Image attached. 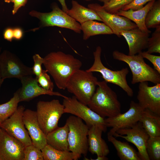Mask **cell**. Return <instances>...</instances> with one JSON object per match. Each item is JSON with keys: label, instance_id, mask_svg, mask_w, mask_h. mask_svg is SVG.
I'll return each mask as SVG.
<instances>
[{"label": "cell", "instance_id": "1", "mask_svg": "<svg viewBox=\"0 0 160 160\" xmlns=\"http://www.w3.org/2000/svg\"><path fill=\"white\" fill-rule=\"evenodd\" d=\"M44 58L46 70L52 77L56 85L60 89H66L68 79L75 72L80 69L81 62L70 54L61 51L52 52Z\"/></svg>", "mask_w": 160, "mask_h": 160}, {"label": "cell", "instance_id": "2", "mask_svg": "<svg viewBox=\"0 0 160 160\" xmlns=\"http://www.w3.org/2000/svg\"><path fill=\"white\" fill-rule=\"evenodd\" d=\"M97 87L88 104L102 117H111L121 113V104L116 93L104 80L98 81Z\"/></svg>", "mask_w": 160, "mask_h": 160}, {"label": "cell", "instance_id": "3", "mask_svg": "<svg viewBox=\"0 0 160 160\" xmlns=\"http://www.w3.org/2000/svg\"><path fill=\"white\" fill-rule=\"evenodd\" d=\"M142 52L137 54L129 55L115 50L112 55L114 59L128 64L132 74V84L144 81H150L154 84L160 83V73L145 62L142 55Z\"/></svg>", "mask_w": 160, "mask_h": 160}, {"label": "cell", "instance_id": "4", "mask_svg": "<svg viewBox=\"0 0 160 160\" xmlns=\"http://www.w3.org/2000/svg\"><path fill=\"white\" fill-rule=\"evenodd\" d=\"M98 81L92 72L80 69L70 77L66 89L79 101L87 105L95 91Z\"/></svg>", "mask_w": 160, "mask_h": 160}, {"label": "cell", "instance_id": "5", "mask_svg": "<svg viewBox=\"0 0 160 160\" xmlns=\"http://www.w3.org/2000/svg\"><path fill=\"white\" fill-rule=\"evenodd\" d=\"M66 123L69 128L68 142L69 151L77 160L82 155L85 156L88 151V135L89 127L80 118L71 116Z\"/></svg>", "mask_w": 160, "mask_h": 160}, {"label": "cell", "instance_id": "6", "mask_svg": "<svg viewBox=\"0 0 160 160\" xmlns=\"http://www.w3.org/2000/svg\"><path fill=\"white\" fill-rule=\"evenodd\" d=\"M102 49L100 47H97L93 52L94 61L92 66L87 71L98 72L101 74L104 80L107 83H112L121 88L128 96L132 97L134 92L129 86L127 80V76L129 73L127 68H123L118 71H113L105 67L101 59Z\"/></svg>", "mask_w": 160, "mask_h": 160}, {"label": "cell", "instance_id": "7", "mask_svg": "<svg viewBox=\"0 0 160 160\" xmlns=\"http://www.w3.org/2000/svg\"><path fill=\"white\" fill-rule=\"evenodd\" d=\"M64 106L58 100L39 101L37 104L36 116L41 129L46 136L57 127L64 113Z\"/></svg>", "mask_w": 160, "mask_h": 160}, {"label": "cell", "instance_id": "8", "mask_svg": "<svg viewBox=\"0 0 160 160\" xmlns=\"http://www.w3.org/2000/svg\"><path fill=\"white\" fill-rule=\"evenodd\" d=\"M52 9L49 12L33 10L29 14L40 20L41 27L56 26L71 30L77 33H81L80 24L61 9L56 4H53Z\"/></svg>", "mask_w": 160, "mask_h": 160}, {"label": "cell", "instance_id": "9", "mask_svg": "<svg viewBox=\"0 0 160 160\" xmlns=\"http://www.w3.org/2000/svg\"><path fill=\"white\" fill-rule=\"evenodd\" d=\"M64 113H70L81 119L89 127L96 125L105 132L107 130L105 119L92 110L87 105L79 101L74 96L63 98Z\"/></svg>", "mask_w": 160, "mask_h": 160}, {"label": "cell", "instance_id": "10", "mask_svg": "<svg viewBox=\"0 0 160 160\" xmlns=\"http://www.w3.org/2000/svg\"><path fill=\"white\" fill-rule=\"evenodd\" d=\"M0 72L4 80L12 78L20 79L33 75L32 68L24 64L15 55L7 50L0 54Z\"/></svg>", "mask_w": 160, "mask_h": 160}, {"label": "cell", "instance_id": "11", "mask_svg": "<svg viewBox=\"0 0 160 160\" xmlns=\"http://www.w3.org/2000/svg\"><path fill=\"white\" fill-rule=\"evenodd\" d=\"M143 109L133 101H131L129 110L111 117L105 119L107 127H111L107 135H113L118 130L130 128L138 122Z\"/></svg>", "mask_w": 160, "mask_h": 160}, {"label": "cell", "instance_id": "12", "mask_svg": "<svg viewBox=\"0 0 160 160\" xmlns=\"http://www.w3.org/2000/svg\"><path fill=\"white\" fill-rule=\"evenodd\" d=\"M125 139L132 143L137 148L140 160H150L146 151V145L149 136L138 121L130 128L118 130L113 135Z\"/></svg>", "mask_w": 160, "mask_h": 160}, {"label": "cell", "instance_id": "13", "mask_svg": "<svg viewBox=\"0 0 160 160\" xmlns=\"http://www.w3.org/2000/svg\"><path fill=\"white\" fill-rule=\"evenodd\" d=\"M25 110L23 105L18 107L15 112L1 124V127L8 134L19 140L26 146L32 143L23 120Z\"/></svg>", "mask_w": 160, "mask_h": 160}, {"label": "cell", "instance_id": "14", "mask_svg": "<svg viewBox=\"0 0 160 160\" xmlns=\"http://www.w3.org/2000/svg\"><path fill=\"white\" fill-rule=\"evenodd\" d=\"M88 7L94 10L102 20L112 30L113 34L118 37L121 36L120 32L124 30H128L137 27L134 23L124 17L107 12L102 6L97 3H92L88 5Z\"/></svg>", "mask_w": 160, "mask_h": 160}, {"label": "cell", "instance_id": "15", "mask_svg": "<svg viewBox=\"0 0 160 160\" xmlns=\"http://www.w3.org/2000/svg\"><path fill=\"white\" fill-rule=\"evenodd\" d=\"M138 103L160 116V83L149 86L148 81L139 83L137 96Z\"/></svg>", "mask_w": 160, "mask_h": 160}, {"label": "cell", "instance_id": "16", "mask_svg": "<svg viewBox=\"0 0 160 160\" xmlns=\"http://www.w3.org/2000/svg\"><path fill=\"white\" fill-rule=\"evenodd\" d=\"M25 146L19 140L2 128L0 131L1 160H23Z\"/></svg>", "mask_w": 160, "mask_h": 160}, {"label": "cell", "instance_id": "17", "mask_svg": "<svg viewBox=\"0 0 160 160\" xmlns=\"http://www.w3.org/2000/svg\"><path fill=\"white\" fill-rule=\"evenodd\" d=\"M20 80L22 87L20 88L19 99L20 102L28 101L38 96L44 95L67 97L60 93L46 90L39 84L37 79L32 75H28L21 78Z\"/></svg>", "mask_w": 160, "mask_h": 160}, {"label": "cell", "instance_id": "18", "mask_svg": "<svg viewBox=\"0 0 160 160\" xmlns=\"http://www.w3.org/2000/svg\"><path fill=\"white\" fill-rule=\"evenodd\" d=\"M23 120L32 144L41 150L47 144L46 136L39 126L36 111L29 109H25L23 113Z\"/></svg>", "mask_w": 160, "mask_h": 160}, {"label": "cell", "instance_id": "19", "mask_svg": "<svg viewBox=\"0 0 160 160\" xmlns=\"http://www.w3.org/2000/svg\"><path fill=\"white\" fill-rule=\"evenodd\" d=\"M119 34L125 38L127 43L129 55H136L147 48L149 34L142 31L137 27L122 31Z\"/></svg>", "mask_w": 160, "mask_h": 160}, {"label": "cell", "instance_id": "20", "mask_svg": "<svg viewBox=\"0 0 160 160\" xmlns=\"http://www.w3.org/2000/svg\"><path fill=\"white\" fill-rule=\"evenodd\" d=\"M103 130L99 127H89L88 135V151L92 154L106 156L110 153L107 143L102 138Z\"/></svg>", "mask_w": 160, "mask_h": 160}, {"label": "cell", "instance_id": "21", "mask_svg": "<svg viewBox=\"0 0 160 160\" xmlns=\"http://www.w3.org/2000/svg\"><path fill=\"white\" fill-rule=\"evenodd\" d=\"M155 1L149 2L142 8L137 10H134L131 9L126 11L121 10L115 14L132 21L141 31L149 34L151 32L146 27L145 20L148 12Z\"/></svg>", "mask_w": 160, "mask_h": 160}, {"label": "cell", "instance_id": "22", "mask_svg": "<svg viewBox=\"0 0 160 160\" xmlns=\"http://www.w3.org/2000/svg\"><path fill=\"white\" fill-rule=\"evenodd\" d=\"M72 7L66 13L80 24L91 20L103 22L96 12L93 9L86 7L76 1H71Z\"/></svg>", "mask_w": 160, "mask_h": 160}, {"label": "cell", "instance_id": "23", "mask_svg": "<svg viewBox=\"0 0 160 160\" xmlns=\"http://www.w3.org/2000/svg\"><path fill=\"white\" fill-rule=\"evenodd\" d=\"M68 132V127L66 123L62 127H58L47 135V144L59 150L69 151Z\"/></svg>", "mask_w": 160, "mask_h": 160}, {"label": "cell", "instance_id": "24", "mask_svg": "<svg viewBox=\"0 0 160 160\" xmlns=\"http://www.w3.org/2000/svg\"><path fill=\"white\" fill-rule=\"evenodd\" d=\"M149 137L160 136V116L146 108L139 120Z\"/></svg>", "mask_w": 160, "mask_h": 160}, {"label": "cell", "instance_id": "25", "mask_svg": "<svg viewBox=\"0 0 160 160\" xmlns=\"http://www.w3.org/2000/svg\"><path fill=\"white\" fill-rule=\"evenodd\" d=\"M107 138L114 147L120 160H140L137 152L128 143L118 140L111 135H107Z\"/></svg>", "mask_w": 160, "mask_h": 160}, {"label": "cell", "instance_id": "26", "mask_svg": "<svg viewBox=\"0 0 160 160\" xmlns=\"http://www.w3.org/2000/svg\"><path fill=\"white\" fill-rule=\"evenodd\" d=\"M80 25L81 31L83 33V39L85 40L95 35L113 34L111 29L103 22L91 20Z\"/></svg>", "mask_w": 160, "mask_h": 160}, {"label": "cell", "instance_id": "27", "mask_svg": "<svg viewBox=\"0 0 160 160\" xmlns=\"http://www.w3.org/2000/svg\"><path fill=\"white\" fill-rule=\"evenodd\" d=\"M41 150L44 160H74L72 152L57 149L47 144Z\"/></svg>", "mask_w": 160, "mask_h": 160}, {"label": "cell", "instance_id": "28", "mask_svg": "<svg viewBox=\"0 0 160 160\" xmlns=\"http://www.w3.org/2000/svg\"><path fill=\"white\" fill-rule=\"evenodd\" d=\"M20 88L14 94L13 97L8 102L0 104V124L10 117L16 110L20 102Z\"/></svg>", "mask_w": 160, "mask_h": 160}, {"label": "cell", "instance_id": "29", "mask_svg": "<svg viewBox=\"0 0 160 160\" xmlns=\"http://www.w3.org/2000/svg\"><path fill=\"white\" fill-rule=\"evenodd\" d=\"M145 24L148 29L160 26V0L155 1L149 10L145 17Z\"/></svg>", "mask_w": 160, "mask_h": 160}, {"label": "cell", "instance_id": "30", "mask_svg": "<svg viewBox=\"0 0 160 160\" xmlns=\"http://www.w3.org/2000/svg\"><path fill=\"white\" fill-rule=\"evenodd\" d=\"M146 151L150 160H160V136L149 137Z\"/></svg>", "mask_w": 160, "mask_h": 160}, {"label": "cell", "instance_id": "31", "mask_svg": "<svg viewBox=\"0 0 160 160\" xmlns=\"http://www.w3.org/2000/svg\"><path fill=\"white\" fill-rule=\"evenodd\" d=\"M147 48L148 53H160V26L156 28L151 37L149 38Z\"/></svg>", "mask_w": 160, "mask_h": 160}, {"label": "cell", "instance_id": "32", "mask_svg": "<svg viewBox=\"0 0 160 160\" xmlns=\"http://www.w3.org/2000/svg\"><path fill=\"white\" fill-rule=\"evenodd\" d=\"M134 0H110L104 4L102 7L107 12L116 14L121 10L124 6L128 5Z\"/></svg>", "mask_w": 160, "mask_h": 160}, {"label": "cell", "instance_id": "33", "mask_svg": "<svg viewBox=\"0 0 160 160\" xmlns=\"http://www.w3.org/2000/svg\"><path fill=\"white\" fill-rule=\"evenodd\" d=\"M23 160H43L41 150L33 144L25 146Z\"/></svg>", "mask_w": 160, "mask_h": 160}, {"label": "cell", "instance_id": "34", "mask_svg": "<svg viewBox=\"0 0 160 160\" xmlns=\"http://www.w3.org/2000/svg\"><path fill=\"white\" fill-rule=\"evenodd\" d=\"M36 79L39 84L42 88L48 90L53 91V83L46 70L42 69L41 74Z\"/></svg>", "mask_w": 160, "mask_h": 160}, {"label": "cell", "instance_id": "35", "mask_svg": "<svg viewBox=\"0 0 160 160\" xmlns=\"http://www.w3.org/2000/svg\"><path fill=\"white\" fill-rule=\"evenodd\" d=\"M34 64L32 68L33 75L37 78L41 74L42 69V65L43 64L44 58H42L38 54H35L33 56Z\"/></svg>", "mask_w": 160, "mask_h": 160}, {"label": "cell", "instance_id": "36", "mask_svg": "<svg viewBox=\"0 0 160 160\" xmlns=\"http://www.w3.org/2000/svg\"><path fill=\"white\" fill-rule=\"evenodd\" d=\"M141 54L143 58L149 60L153 64V68L160 73V56L152 55L146 51L142 52Z\"/></svg>", "mask_w": 160, "mask_h": 160}, {"label": "cell", "instance_id": "37", "mask_svg": "<svg viewBox=\"0 0 160 160\" xmlns=\"http://www.w3.org/2000/svg\"><path fill=\"white\" fill-rule=\"evenodd\" d=\"M157 0H134L131 3L123 7L121 10L126 11L131 9L134 10L139 9L143 7L148 2Z\"/></svg>", "mask_w": 160, "mask_h": 160}, {"label": "cell", "instance_id": "38", "mask_svg": "<svg viewBox=\"0 0 160 160\" xmlns=\"http://www.w3.org/2000/svg\"><path fill=\"white\" fill-rule=\"evenodd\" d=\"M27 1L28 0H14V5L12 11V14L14 15L16 13L20 8L25 5Z\"/></svg>", "mask_w": 160, "mask_h": 160}, {"label": "cell", "instance_id": "39", "mask_svg": "<svg viewBox=\"0 0 160 160\" xmlns=\"http://www.w3.org/2000/svg\"><path fill=\"white\" fill-rule=\"evenodd\" d=\"M4 38L8 41L11 42L14 38L13 29L11 28H7L3 32Z\"/></svg>", "mask_w": 160, "mask_h": 160}, {"label": "cell", "instance_id": "40", "mask_svg": "<svg viewBox=\"0 0 160 160\" xmlns=\"http://www.w3.org/2000/svg\"><path fill=\"white\" fill-rule=\"evenodd\" d=\"M13 37L15 39L19 40L22 37L23 32L20 28H16L13 29Z\"/></svg>", "mask_w": 160, "mask_h": 160}, {"label": "cell", "instance_id": "41", "mask_svg": "<svg viewBox=\"0 0 160 160\" xmlns=\"http://www.w3.org/2000/svg\"><path fill=\"white\" fill-rule=\"evenodd\" d=\"M60 4L62 7V10L65 12L66 13L68 9L66 4L65 0H57Z\"/></svg>", "mask_w": 160, "mask_h": 160}, {"label": "cell", "instance_id": "42", "mask_svg": "<svg viewBox=\"0 0 160 160\" xmlns=\"http://www.w3.org/2000/svg\"><path fill=\"white\" fill-rule=\"evenodd\" d=\"M97 157L96 159H90V160H108V159L106 156H97Z\"/></svg>", "mask_w": 160, "mask_h": 160}, {"label": "cell", "instance_id": "43", "mask_svg": "<svg viewBox=\"0 0 160 160\" xmlns=\"http://www.w3.org/2000/svg\"><path fill=\"white\" fill-rule=\"evenodd\" d=\"M1 48H0V54L1 53ZM4 80L2 79V78L1 76L0 72V90L1 89V86L4 81Z\"/></svg>", "mask_w": 160, "mask_h": 160}, {"label": "cell", "instance_id": "44", "mask_svg": "<svg viewBox=\"0 0 160 160\" xmlns=\"http://www.w3.org/2000/svg\"><path fill=\"white\" fill-rule=\"evenodd\" d=\"M86 1H90L92 0H83ZM100 2L103 3L104 4L108 2L110 0H97Z\"/></svg>", "mask_w": 160, "mask_h": 160}, {"label": "cell", "instance_id": "45", "mask_svg": "<svg viewBox=\"0 0 160 160\" xmlns=\"http://www.w3.org/2000/svg\"><path fill=\"white\" fill-rule=\"evenodd\" d=\"M14 0H4L5 2L7 3H10V2H13Z\"/></svg>", "mask_w": 160, "mask_h": 160}, {"label": "cell", "instance_id": "46", "mask_svg": "<svg viewBox=\"0 0 160 160\" xmlns=\"http://www.w3.org/2000/svg\"><path fill=\"white\" fill-rule=\"evenodd\" d=\"M1 124H0V131L1 129Z\"/></svg>", "mask_w": 160, "mask_h": 160}, {"label": "cell", "instance_id": "47", "mask_svg": "<svg viewBox=\"0 0 160 160\" xmlns=\"http://www.w3.org/2000/svg\"><path fill=\"white\" fill-rule=\"evenodd\" d=\"M0 160H1V158H0Z\"/></svg>", "mask_w": 160, "mask_h": 160}]
</instances>
